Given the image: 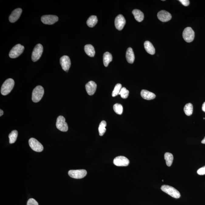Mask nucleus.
Listing matches in <instances>:
<instances>
[{
  "mask_svg": "<svg viewBox=\"0 0 205 205\" xmlns=\"http://www.w3.org/2000/svg\"><path fill=\"white\" fill-rule=\"evenodd\" d=\"M15 85V81L13 79L9 78L6 80L2 86L1 93L3 95H7L11 92Z\"/></svg>",
  "mask_w": 205,
  "mask_h": 205,
  "instance_id": "f257e3e1",
  "label": "nucleus"
},
{
  "mask_svg": "<svg viewBox=\"0 0 205 205\" xmlns=\"http://www.w3.org/2000/svg\"><path fill=\"white\" fill-rule=\"evenodd\" d=\"M44 94V89L42 86L35 87L32 93V99L33 102L37 103L42 99Z\"/></svg>",
  "mask_w": 205,
  "mask_h": 205,
  "instance_id": "f03ea898",
  "label": "nucleus"
},
{
  "mask_svg": "<svg viewBox=\"0 0 205 205\" xmlns=\"http://www.w3.org/2000/svg\"><path fill=\"white\" fill-rule=\"evenodd\" d=\"M161 188L163 192L166 193L174 198L178 199L180 198V192L176 188L172 186L168 185H162L161 186Z\"/></svg>",
  "mask_w": 205,
  "mask_h": 205,
  "instance_id": "7ed1b4c3",
  "label": "nucleus"
},
{
  "mask_svg": "<svg viewBox=\"0 0 205 205\" xmlns=\"http://www.w3.org/2000/svg\"><path fill=\"white\" fill-rule=\"evenodd\" d=\"M24 49L23 46L17 44L14 46L9 53V57L11 58H16L22 54Z\"/></svg>",
  "mask_w": 205,
  "mask_h": 205,
  "instance_id": "20e7f679",
  "label": "nucleus"
},
{
  "mask_svg": "<svg viewBox=\"0 0 205 205\" xmlns=\"http://www.w3.org/2000/svg\"><path fill=\"white\" fill-rule=\"evenodd\" d=\"M43 51V47L41 44H38L36 45L32 53V60L35 62L39 60L42 55Z\"/></svg>",
  "mask_w": 205,
  "mask_h": 205,
  "instance_id": "39448f33",
  "label": "nucleus"
},
{
  "mask_svg": "<svg viewBox=\"0 0 205 205\" xmlns=\"http://www.w3.org/2000/svg\"><path fill=\"white\" fill-rule=\"evenodd\" d=\"M68 174L73 178L80 179L86 176L87 172L85 169L71 170L68 171Z\"/></svg>",
  "mask_w": 205,
  "mask_h": 205,
  "instance_id": "423d86ee",
  "label": "nucleus"
},
{
  "mask_svg": "<svg viewBox=\"0 0 205 205\" xmlns=\"http://www.w3.org/2000/svg\"><path fill=\"white\" fill-rule=\"evenodd\" d=\"M57 128L61 131L66 132L68 130L67 124L65 121V119L64 117L60 115L58 117L56 123Z\"/></svg>",
  "mask_w": 205,
  "mask_h": 205,
  "instance_id": "0eeeda50",
  "label": "nucleus"
},
{
  "mask_svg": "<svg viewBox=\"0 0 205 205\" xmlns=\"http://www.w3.org/2000/svg\"><path fill=\"white\" fill-rule=\"evenodd\" d=\"M183 37L186 42L190 43L194 40V32L190 27L185 28L183 32Z\"/></svg>",
  "mask_w": 205,
  "mask_h": 205,
  "instance_id": "6e6552de",
  "label": "nucleus"
},
{
  "mask_svg": "<svg viewBox=\"0 0 205 205\" xmlns=\"http://www.w3.org/2000/svg\"><path fill=\"white\" fill-rule=\"evenodd\" d=\"M29 144L30 148L35 151L41 152L43 150V146L35 138H30L29 140Z\"/></svg>",
  "mask_w": 205,
  "mask_h": 205,
  "instance_id": "1a4fd4ad",
  "label": "nucleus"
},
{
  "mask_svg": "<svg viewBox=\"0 0 205 205\" xmlns=\"http://www.w3.org/2000/svg\"><path fill=\"white\" fill-rule=\"evenodd\" d=\"M59 18L57 16L53 15H46L43 16L41 18V21L43 23L48 25H52L58 21Z\"/></svg>",
  "mask_w": 205,
  "mask_h": 205,
  "instance_id": "9d476101",
  "label": "nucleus"
},
{
  "mask_svg": "<svg viewBox=\"0 0 205 205\" xmlns=\"http://www.w3.org/2000/svg\"><path fill=\"white\" fill-rule=\"evenodd\" d=\"M113 163L118 166H127L129 165L130 161L124 156H118L114 159Z\"/></svg>",
  "mask_w": 205,
  "mask_h": 205,
  "instance_id": "9b49d317",
  "label": "nucleus"
},
{
  "mask_svg": "<svg viewBox=\"0 0 205 205\" xmlns=\"http://www.w3.org/2000/svg\"><path fill=\"white\" fill-rule=\"evenodd\" d=\"M60 64L64 71L68 72L71 66V61L70 57L67 56H64L60 58Z\"/></svg>",
  "mask_w": 205,
  "mask_h": 205,
  "instance_id": "f8f14e48",
  "label": "nucleus"
},
{
  "mask_svg": "<svg viewBox=\"0 0 205 205\" xmlns=\"http://www.w3.org/2000/svg\"><path fill=\"white\" fill-rule=\"evenodd\" d=\"M126 24V20L121 15H118L115 18V25L117 29L121 30L122 29Z\"/></svg>",
  "mask_w": 205,
  "mask_h": 205,
  "instance_id": "ddd939ff",
  "label": "nucleus"
},
{
  "mask_svg": "<svg viewBox=\"0 0 205 205\" xmlns=\"http://www.w3.org/2000/svg\"><path fill=\"white\" fill-rule=\"evenodd\" d=\"M158 19L162 22H166L171 19L172 16L169 13L165 10H161L157 14Z\"/></svg>",
  "mask_w": 205,
  "mask_h": 205,
  "instance_id": "4468645a",
  "label": "nucleus"
},
{
  "mask_svg": "<svg viewBox=\"0 0 205 205\" xmlns=\"http://www.w3.org/2000/svg\"><path fill=\"white\" fill-rule=\"evenodd\" d=\"M22 12V9L18 8L15 9L9 16V21L12 23L16 22L20 17Z\"/></svg>",
  "mask_w": 205,
  "mask_h": 205,
  "instance_id": "2eb2a0df",
  "label": "nucleus"
},
{
  "mask_svg": "<svg viewBox=\"0 0 205 205\" xmlns=\"http://www.w3.org/2000/svg\"><path fill=\"white\" fill-rule=\"evenodd\" d=\"M85 87L88 95H92L95 94L97 87V85L95 82L93 81H89L86 84Z\"/></svg>",
  "mask_w": 205,
  "mask_h": 205,
  "instance_id": "dca6fc26",
  "label": "nucleus"
},
{
  "mask_svg": "<svg viewBox=\"0 0 205 205\" xmlns=\"http://www.w3.org/2000/svg\"><path fill=\"white\" fill-rule=\"evenodd\" d=\"M141 95L142 98L146 100H153L155 98L156 95L153 93L146 90H142L141 91Z\"/></svg>",
  "mask_w": 205,
  "mask_h": 205,
  "instance_id": "f3484780",
  "label": "nucleus"
},
{
  "mask_svg": "<svg viewBox=\"0 0 205 205\" xmlns=\"http://www.w3.org/2000/svg\"><path fill=\"white\" fill-rule=\"evenodd\" d=\"M126 57L129 63H133L134 62L135 57L133 49L130 47L127 49L126 52Z\"/></svg>",
  "mask_w": 205,
  "mask_h": 205,
  "instance_id": "a211bd4d",
  "label": "nucleus"
},
{
  "mask_svg": "<svg viewBox=\"0 0 205 205\" xmlns=\"http://www.w3.org/2000/svg\"><path fill=\"white\" fill-rule=\"evenodd\" d=\"M144 48L149 54L153 55L155 53V49L152 44L149 41H145L144 43Z\"/></svg>",
  "mask_w": 205,
  "mask_h": 205,
  "instance_id": "6ab92c4d",
  "label": "nucleus"
},
{
  "mask_svg": "<svg viewBox=\"0 0 205 205\" xmlns=\"http://www.w3.org/2000/svg\"><path fill=\"white\" fill-rule=\"evenodd\" d=\"M132 13L135 19L138 22H141L144 19V15L141 11L138 9H135L132 11Z\"/></svg>",
  "mask_w": 205,
  "mask_h": 205,
  "instance_id": "aec40b11",
  "label": "nucleus"
},
{
  "mask_svg": "<svg viewBox=\"0 0 205 205\" xmlns=\"http://www.w3.org/2000/svg\"><path fill=\"white\" fill-rule=\"evenodd\" d=\"M84 51L86 54L91 57H94L95 54V49L92 45L89 44L85 46Z\"/></svg>",
  "mask_w": 205,
  "mask_h": 205,
  "instance_id": "412c9836",
  "label": "nucleus"
},
{
  "mask_svg": "<svg viewBox=\"0 0 205 205\" xmlns=\"http://www.w3.org/2000/svg\"><path fill=\"white\" fill-rule=\"evenodd\" d=\"M112 60L111 54L108 52L105 53L103 54V61L105 67H107Z\"/></svg>",
  "mask_w": 205,
  "mask_h": 205,
  "instance_id": "4be33fe9",
  "label": "nucleus"
},
{
  "mask_svg": "<svg viewBox=\"0 0 205 205\" xmlns=\"http://www.w3.org/2000/svg\"><path fill=\"white\" fill-rule=\"evenodd\" d=\"M97 22H98V19H97V17L92 15L88 18L87 21V24L88 26L93 27L95 26Z\"/></svg>",
  "mask_w": 205,
  "mask_h": 205,
  "instance_id": "5701e85b",
  "label": "nucleus"
},
{
  "mask_svg": "<svg viewBox=\"0 0 205 205\" xmlns=\"http://www.w3.org/2000/svg\"><path fill=\"white\" fill-rule=\"evenodd\" d=\"M165 159L166 162V164L168 166H171L173 162V155L171 153L166 152L164 155Z\"/></svg>",
  "mask_w": 205,
  "mask_h": 205,
  "instance_id": "b1692460",
  "label": "nucleus"
},
{
  "mask_svg": "<svg viewBox=\"0 0 205 205\" xmlns=\"http://www.w3.org/2000/svg\"><path fill=\"white\" fill-rule=\"evenodd\" d=\"M18 132L17 131H12L9 135V142L10 144H13L15 142L17 138Z\"/></svg>",
  "mask_w": 205,
  "mask_h": 205,
  "instance_id": "393cba45",
  "label": "nucleus"
},
{
  "mask_svg": "<svg viewBox=\"0 0 205 205\" xmlns=\"http://www.w3.org/2000/svg\"><path fill=\"white\" fill-rule=\"evenodd\" d=\"M184 111L185 114L188 116L192 115L193 112V106L191 103H188L185 105L184 108Z\"/></svg>",
  "mask_w": 205,
  "mask_h": 205,
  "instance_id": "a878e982",
  "label": "nucleus"
},
{
  "mask_svg": "<svg viewBox=\"0 0 205 205\" xmlns=\"http://www.w3.org/2000/svg\"><path fill=\"white\" fill-rule=\"evenodd\" d=\"M106 122L105 121H103L100 123L98 128V131L100 136H102L104 135L106 131Z\"/></svg>",
  "mask_w": 205,
  "mask_h": 205,
  "instance_id": "bb28decb",
  "label": "nucleus"
},
{
  "mask_svg": "<svg viewBox=\"0 0 205 205\" xmlns=\"http://www.w3.org/2000/svg\"><path fill=\"white\" fill-rule=\"evenodd\" d=\"M113 109L115 113L121 115L123 111V108L121 104L116 103L113 106Z\"/></svg>",
  "mask_w": 205,
  "mask_h": 205,
  "instance_id": "cd10ccee",
  "label": "nucleus"
},
{
  "mask_svg": "<svg viewBox=\"0 0 205 205\" xmlns=\"http://www.w3.org/2000/svg\"><path fill=\"white\" fill-rule=\"evenodd\" d=\"M121 89V84H117L114 88V90L112 92V96L115 97L117 95H119L120 91Z\"/></svg>",
  "mask_w": 205,
  "mask_h": 205,
  "instance_id": "c85d7f7f",
  "label": "nucleus"
},
{
  "mask_svg": "<svg viewBox=\"0 0 205 205\" xmlns=\"http://www.w3.org/2000/svg\"><path fill=\"white\" fill-rule=\"evenodd\" d=\"M129 93V91L126 88L123 87L121 88L119 95H121V97L122 98L126 99L128 97Z\"/></svg>",
  "mask_w": 205,
  "mask_h": 205,
  "instance_id": "c756f323",
  "label": "nucleus"
},
{
  "mask_svg": "<svg viewBox=\"0 0 205 205\" xmlns=\"http://www.w3.org/2000/svg\"><path fill=\"white\" fill-rule=\"evenodd\" d=\"M27 205H39L38 202L33 198L29 199L27 201Z\"/></svg>",
  "mask_w": 205,
  "mask_h": 205,
  "instance_id": "7c9ffc66",
  "label": "nucleus"
},
{
  "mask_svg": "<svg viewBox=\"0 0 205 205\" xmlns=\"http://www.w3.org/2000/svg\"><path fill=\"white\" fill-rule=\"evenodd\" d=\"M197 173L200 175H205V166L197 170Z\"/></svg>",
  "mask_w": 205,
  "mask_h": 205,
  "instance_id": "2f4dec72",
  "label": "nucleus"
},
{
  "mask_svg": "<svg viewBox=\"0 0 205 205\" xmlns=\"http://www.w3.org/2000/svg\"><path fill=\"white\" fill-rule=\"evenodd\" d=\"M179 1L184 6H188L189 5L190 1L188 0H179Z\"/></svg>",
  "mask_w": 205,
  "mask_h": 205,
  "instance_id": "473e14b6",
  "label": "nucleus"
},
{
  "mask_svg": "<svg viewBox=\"0 0 205 205\" xmlns=\"http://www.w3.org/2000/svg\"><path fill=\"white\" fill-rule=\"evenodd\" d=\"M202 110L205 112V102L203 103L202 106Z\"/></svg>",
  "mask_w": 205,
  "mask_h": 205,
  "instance_id": "72a5a7b5",
  "label": "nucleus"
},
{
  "mask_svg": "<svg viewBox=\"0 0 205 205\" xmlns=\"http://www.w3.org/2000/svg\"><path fill=\"white\" fill-rule=\"evenodd\" d=\"M0 112H1V113H0V116H1L2 115H3V114H4V112H3V110L1 109V110H0Z\"/></svg>",
  "mask_w": 205,
  "mask_h": 205,
  "instance_id": "f704fd0d",
  "label": "nucleus"
},
{
  "mask_svg": "<svg viewBox=\"0 0 205 205\" xmlns=\"http://www.w3.org/2000/svg\"><path fill=\"white\" fill-rule=\"evenodd\" d=\"M201 143H202L205 144V137L204 138V139H203V140L202 141Z\"/></svg>",
  "mask_w": 205,
  "mask_h": 205,
  "instance_id": "c9c22d12",
  "label": "nucleus"
}]
</instances>
